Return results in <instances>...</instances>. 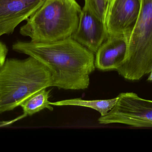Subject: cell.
I'll return each mask as SVG.
<instances>
[{"label":"cell","mask_w":152,"mask_h":152,"mask_svg":"<svg viewBox=\"0 0 152 152\" xmlns=\"http://www.w3.org/2000/svg\"><path fill=\"white\" fill-rule=\"evenodd\" d=\"M12 50L33 57L46 66L52 87L64 90L87 89L95 69L94 53L72 37L52 42L18 41Z\"/></svg>","instance_id":"6da1fadb"},{"label":"cell","mask_w":152,"mask_h":152,"mask_svg":"<svg viewBox=\"0 0 152 152\" xmlns=\"http://www.w3.org/2000/svg\"><path fill=\"white\" fill-rule=\"evenodd\" d=\"M52 82L49 69L35 58L6 59L0 69V113L13 110Z\"/></svg>","instance_id":"7a4b0ae2"},{"label":"cell","mask_w":152,"mask_h":152,"mask_svg":"<svg viewBox=\"0 0 152 152\" xmlns=\"http://www.w3.org/2000/svg\"><path fill=\"white\" fill-rule=\"evenodd\" d=\"M81 10L76 0H45L20 27V33L36 42L71 37L77 28Z\"/></svg>","instance_id":"3957f363"},{"label":"cell","mask_w":152,"mask_h":152,"mask_svg":"<svg viewBox=\"0 0 152 152\" xmlns=\"http://www.w3.org/2000/svg\"><path fill=\"white\" fill-rule=\"evenodd\" d=\"M141 12L129 36L127 52L116 70L124 79L137 81L152 68V0H141Z\"/></svg>","instance_id":"277c9868"},{"label":"cell","mask_w":152,"mask_h":152,"mask_svg":"<svg viewBox=\"0 0 152 152\" xmlns=\"http://www.w3.org/2000/svg\"><path fill=\"white\" fill-rule=\"evenodd\" d=\"M112 109L98 122L102 125L121 124L137 128H152V101L132 92L123 93Z\"/></svg>","instance_id":"5b68a950"},{"label":"cell","mask_w":152,"mask_h":152,"mask_svg":"<svg viewBox=\"0 0 152 152\" xmlns=\"http://www.w3.org/2000/svg\"><path fill=\"white\" fill-rule=\"evenodd\" d=\"M141 0H111L106 19L109 35H130L141 12Z\"/></svg>","instance_id":"8992f818"},{"label":"cell","mask_w":152,"mask_h":152,"mask_svg":"<svg viewBox=\"0 0 152 152\" xmlns=\"http://www.w3.org/2000/svg\"><path fill=\"white\" fill-rule=\"evenodd\" d=\"M45 0H0V37L12 34L16 28L26 21Z\"/></svg>","instance_id":"52a82bcc"},{"label":"cell","mask_w":152,"mask_h":152,"mask_svg":"<svg viewBox=\"0 0 152 152\" xmlns=\"http://www.w3.org/2000/svg\"><path fill=\"white\" fill-rule=\"evenodd\" d=\"M108 37L106 24L96 18L85 4L77 28L71 37L95 54Z\"/></svg>","instance_id":"ba28073f"},{"label":"cell","mask_w":152,"mask_h":152,"mask_svg":"<svg viewBox=\"0 0 152 152\" xmlns=\"http://www.w3.org/2000/svg\"><path fill=\"white\" fill-rule=\"evenodd\" d=\"M129 36L128 35H109L95 53L96 68L102 71L117 70L126 58Z\"/></svg>","instance_id":"9c48e42d"},{"label":"cell","mask_w":152,"mask_h":152,"mask_svg":"<svg viewBox=\"0 0 152 152\" xmlns=\"http://www.w3.org/2000/svg\"><path fill=\"white\" fill-rule=\"evenodd\" d=\"M118 97L108 100H84L80 98L67 99L50 102L52 106H75L90 108L98 112L101 116L106 115L116 104Z\"/></svg>","instance_id":"30bf717a"},{"label":"cell","mask_w":152,"mask_h":152,"mask_svg":"<svg viewBox=\"0 0 152 152\" xmlns=\"http://www.w3.org/2000/svg\"><path fill=\"white\" fill-rule=\"evenodd\" d=\"M50 90L42 89L28 97L20 104L25 116H32L46 109L50 111L53 110L49 101Z\"/></svg>","instance_id":"8fae6325"},{"label":"cell","mask_w":152,"mask_h":152,"mask_svg":"<svg viewBox=\"0 0 152 152\" xmlns=\"http://www.w3.org/2000/svg\"><path fill=\"white\" fill-rule=\"evenodd\" d=\"M111 1L85 0V4L87 5L91 12L96 18L106 24L108 10Z\"/></svg>","instance_id":"7c38bea8"},{"label":"cell","mask_w":152,"mask_h":152,"mask_svg":"<svg viewBox=\"0 0 152 152\" xmlns=\"http://www.w3.org/2000/svg\"><path fill=\"white\" fill-rule=\"evenodd\" d=\"M8 52V49L6 46L0 41V69L6 60Z\"/></svg>","instance_id":"4fadbf2b"},{"label":"cell","mask_w":152,"mask_h":152,"mask_svg":"<svg viewBox=\"0 0 152 152\" xmlns=\"http://www.w3.org/2000/svg\"><path fill=\"white\" fill-rule=\"evenodd\" d=\"M149 74H150V76L147 79V81H151H151H152V68Z\"/></svg>","instance_id":"5bb4252c"},{"label":"cell","mask_w":152,"mask_h":152,"mask_svg":"<svg viewBox=\"0 0 152 152\" xmlns=\"http://www.w3.org/2000/svg\"><path fill=\"white\" fill-rule=\"evenodd\" d=\"M110 1H111V0H110Z\"/></svg>","instance_id":"9a60e30c"}]
</instances>
